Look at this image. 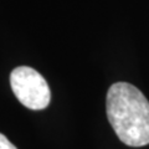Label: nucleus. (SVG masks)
I'll return each instance as SVG.
<instances>
[{
	"label": "nucleus",
	"mask_w": 149,
	"mask_h": 149,
	"mask_svg": "<svg viewBox=\"0 0 149 149\" xmlns=\"http://www.w3.org/2000/svg\"><path fill=\"white\" fill-rule=\"evenodd\" d=\"M107 116L120 142L129 147L149 144V101L136 86L117 82L109 87Z\"/></svg>",
	"instance_id": "nucleus-1"
},
{
	"label": "nucleus",
	"mask_w": 149,
	"mask_h": 149,
	"mask_svg": "<svg viewBox=\"0 0 149 149\" xmlns=\"http://www.w3.org/2000/svg\"><path fill=\"white\" fill-rule=\"evenodd\" d=\"M10 86L26 108L40 111L49 106L51 91L45 78L36 70L27 66H19L10 73Z\"/></svg>",
	"instance_id": "nucleus-2"
},
{
	"label": "nucleus",
	"mask_w": 149,
	"mask_h": 149,
	"mask_svg": "<svg viewBox=\"0 0 149 149\" xmlns=\"http://www.w3.org/2000/svg\"><path fill=\"white\" fill-rule=\"evenodd\" d=\"M0 149H17L9 139L0 133Z\"/></svg>",
	"instance_id": "nucleus-3"
}]
</instances>
